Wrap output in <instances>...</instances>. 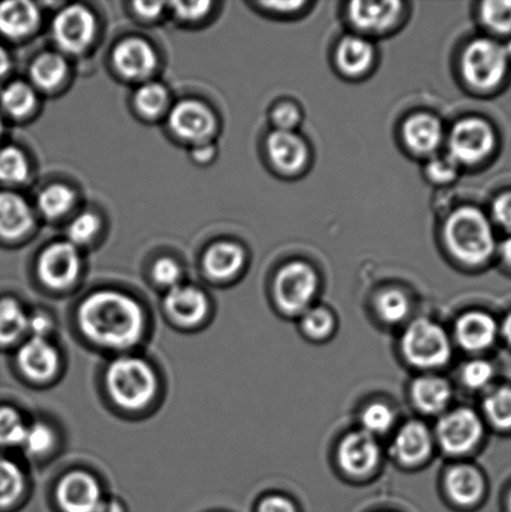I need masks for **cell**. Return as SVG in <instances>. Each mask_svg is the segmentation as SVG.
I'll list each match as a JSON object with an SVG mask.
<instances>
[{
	"instance_id": "5",
	"label": "cell",
	"mask_w": 511,
	"mask_h": 512,
	"mask_svg": "<svg viewBox=\"0 0 511 512\" xmlns=\"http://www.w3.org/2000/svg\"><path fill=\"white\" fill-rule=\"evenodd\" d=\"M510 57L505 45L480 38L465 49L462 59L463 77L477 90H492L503 82Z\"/></svg>"
},
{
	"instance_id": "35",
	"label": "cell",
	"mask_w": 511,
	"mask_h": 512,
	"mask_svg": "<svg viewBox=\"0 0 511 512\" xmlns=\"http://www.w3.org/2000/svg\"><path fill=\"white\" fill-rule=\"evenodd\" d=\"M377 311L384 323L400 324L409 315L408 296L398 289L385 290L378 296Z\"/></svg>"
},
{
	"instance_id": "43",
	"label": "cell",
	"mask_w": 511,
	"mask_h": 512,
	"mask_svg": "<svg viewBox=\"0 0 511 512\" xmlns=\"http://www.w3.org/2000/svg\"><path fill=\"white\" fill-rule=\"evenodd\" d=\"M99 228L100 220L97 215L88 212L82 213L69 225V243L75 247L88 244L98 234Z\"/></svg>"
},
{
	"instance_id": "28",
	"label": "cell",
	"mask_w": 511,
	"mask_h": 512,
	"mask_svg": "<svg viewBox=\"0 0 511 512\" xmlns=\"http://www.w3.org/2000/svg\"><path fill=\"white\" fill-rule=\"evenodd\" d=\"M482 408L485 423L500 434L511 435V385L490 389Z\"/></svg>"
},
{
	"instance_id": "2",
	"label": "cell",
	"mask_w": 511,
	"mask_h": 512,
	"mask_svg": "<svg viewBox=\"0 0 511 512\" xmlns=\"http://www.w3.org/2000/svg\"><path fill=\"white\" fill-rule=\"evenodd\" d=\"M444 238L454 258L468 265L487 263L497 250L492 224L477 208L455 210L445 223Z\"/></svg>"
},
{
	"instance_id": "41",
	"label": "cell",
	"mask_w": 511,
	"mask_h": 512,
	"mask_svg": "<svg viewBox=\"0 0 511 512\" xmlns=\"http://www.w3.org/2000/svg\"><path fill=\"white\" fill-rule=\"evenodd\" d=\"M55 436L47 424L33 423L27 426L22 446L25 453L30 456H42L53 448Z\"/></svg>"
},
{
	"instance_id": "26",
	"label": "cell",
	"mask_w": 511,
	"mask_h": 512,
	"mask_svg": "<svg viewBox=\"0 0 511 512\" xmlns=\"http://www.w3.org/2000/svg\"><path fill=\"white\" fill-rule=\"evenodd\" d=\"M245 256L239 245L230 242L215 243L204 254L205 273L214 280H228L242 269Z\"/></svg>"
},
{
	"instance_id": "39",
	"label": "cell",
	"mask_w": 511,
	"mask_h": 512,
	"mask_svg": "<svg viewBox=\"0 0 511 512\" xmlns=\"http://www.w3.org/2000/svg\"><path fill=\"white\" fill-rule=\"evenodd\" d=\"M394 421V411L383 403L368 405L360 416L363 431L372 436L387 434L393 428Z\"/></svg>"
},
{
	"instance_id": "53",
	"label": "cell",
	"mask_w": 511,
	"mask_h": 512,
	"mask_svg": "<svg viewBox=\"0 0 511 512\" xmlns=\"http://www.w3.org/2000/svg\"><path fill=\"white\" fill-rule=\"evenodd\" d=\"M499 338L511 349V310L505 314L499 323Z\"/></svg>"
},
{
	"instance_id": "4",
	"label": "cell",
	"mask_w": 511,
	"mask_h": 512,
	"mask_svg": "<svg viewBox=\"0 0 511 512\" xmlns=\"http://www.w3.org/2000/svg\"><path fill=\"white\" fill-rule=\"evenodd\" d=\"M402 353L410 365L422 370L443 368L453 355L447 331L428 319H417L405 329Z\"/></svg>"
},
{
	"instance_id": "7",
	"label": "cell",
	"mask_w": 511,
	"mask_h": 512,
	"mask_svg": "<svg viewBox=\"0 0 511 512\" xmlns=\"http://www.w3.org/2000/svg\"><path fill=\"white\" fill-rule=\"evenodd\" d=\"M435 434L445 453L465 455L482 443L485 421L473 409L458 408L440 418Z\"/></svg>"
},
{
	"instance_id": "42",
	"label": "cell",
	"mask_w": 511,
	"mask_h": 512,
	"mask_svg": "<svg viewBox=\"0 0 511 512\" xmlns=\"http://www.w3.org/2000/svg\"><path fill=\"white\" fill-rule=\"evenodd\" d=\"M495 379V368L487 359H474L463 366L462 380L472 390L488 389Z\"/></svg>"
},
{
	"instance_id": "31",
	"label": "cell",
	"mask_w": 511,
	"mask_h": 512,
	"mask_svg": "<svg viewBox=\"0 0 511 512\" xmlns=\"http://www.w3.org/2000/svg\"><path fill=\"white\" fill-rule=\"evenodd\" d=\"M35 103H37V95L32 85L20 80H15L0 90V105L10 117H25L32 112Z\"/></svg>"
},
{
	"instance_id": "24",
	"label": "cell",
	"mask_w": 511,
	"mask_h": 512,
	"mask_svg": "<svg viewBox=\"0 0 511 512\" xmlns=\"http://www.w3.org/2000/svg\"><path fill=\"white\" fill-rule=\"evenodd\" d=\"M403 138L413 152L430 155L437 152L443 142V125L433 115H413L403 125Z\"/></svg>"
},
{
	"instance_id": "55",
	"label": "cell",
	"mask_w": 511,
	"mask_h": 512,
	"mask_svg": "<svg viewBox=\"0 0 511 512\" xmlns=\"http://www.w3.org/2000/svg\"><path fill=\"white\" fill-rule=\"evenodd\" d=\"M10 68H12V60H10V55L7 52V49L0 44V84L3 83V80L7 78V75L10 72Z\"/></svg>"
},
{
	"instance_id": "49",
	"label": "cell",
	"mask_w": 511,
	"mask_h": 512,
	"mask_svg": "<svg viewBox=\"0 0 511 512\" xmlns=\"http://www.w3.org/2000/svg\"><path fill=\"white\" fill-rule=\"evenodd\" d=\"M52 330L53 321L47 314L34 313L29 316L28 333L32 335V338L47 339Z\"/></svg>"
},
{
	"instance_id": "10",
	"label": "cell",
	"mask_w": 511,
	"mask_h": 512,
	"mask_svg": "<svg viewBox=\"0 0 511 512\" xmlns=\"http://www.w3.org/2000/svg\"><path fill=\"white\" fill-rule=\"evenodd\" d=\"M82 269L77 247L69 242L49 245L40 255L38 274L48 288L64 290L75 283Z\"/></svg>"
},
{
	"instance_id": "29",
	"label": "cell",
	"mask_w": 511,
	"mask_h": 512,
	"mask_svg": "<svg viewBox=\"0 0 511 512\" xmlns=\"http://www.w3.org/2000/svg\"><path fill=\"white\" fill-rule=\"evenodd\" d=\"M67 60L58 53H43L30 65L29 75L35 87L43 90L57 88L67 77Z\"/></svg>"
},
{
	"instance_id": "46",
	"label": "cell",
	"mask_w": 511,
	"mask_h": 512,
	"mask_svg": "<svg viewBox=\"0 0 511 512\" xmlns=\"http://www.w3.org/2000/svg\"><path fill=\"white\" fill-rule=\"evenodd\" d=\"M302 119L299 109L290 103H283L274 109L272 120L274 127L282 132H294Z\"/></svg>"
},
{
	"instance_id": "17",
	"label": "cell",
	"mask_w": 511,
	"mask_h": 512,
	"mask_svg": "<svg viewBox=\"0 0 511 512\" xmlns=\"http://www.w3.org/2000/svg\"><path fill=\"white\" fill-rule=\"evenodd\" d=\"M18 365L27 378L35 381L52 379L59 369L57 349L47 339L30 338L17 355Z\"/></svg>"
},
{
	"instance_id": "19",
	"label": "cell",
	"mask_w": 511,
	"mask_h": 512,
	"mask_svg": "<svg viewBox=\"0 0 511 512\" xmlns=\"http://www.w3.org/2000/svg\"><path fill=\"white\" fill-rule=\"evenodd\" d=\"M445 488L454 503L468 508L484 499L487 493V480L482 471L475 466L457 465L445 476Z\"/></svg>"
},
{
	"instance_id": "3",
	"label": "cell",
	"mask_w": 511,
	"mask_h": 512,
	"mask_svg": "<svg viewBox=\"0 0 511 512\" xmlns=\"http://www.w3.org/2000/svg\"><path fill=\"white\" fill-rule=\"evenodd\" d=\"M107 386L114 403L127 410H140L153 400L158 381L147 361L120 356L109 365Z\"/></svg>"
},
{
	"instance_id": "38",
	"label": "cell",
	"mask_w": 511,
	"mask_h": 512,
	"mask_svg": "<svg viewBox=\"0 0 511 512\" xmlns=\"http://www.w3.org/2000/svg\"><path fill=\"white\" fill-rule=\"evenodd\" d=\"M480 20L485 28L497 34L511 32V2L510 0H494L480 5Z\"/></svg>"
},
{
	"instance_id": "57",
	"label": "cell",
	"mask_w": 511,
	"mask_h": 512,
	"mask_svg": "<svg viewBox=\"0 0 511 512\" xmlns=\"http://www.w3.org/2000/svg\"><path fill=\"white\" fill-rule=\"evenodd\" d=\"M98 512H124V509L123 506L118 503V501L110 500L103 501Z\"/></svg>"
},
{
	"instance_id": "40",
	"label": "cell",
	"mask_w": 511,
	"mask_h": 512,
	"mask_svg": "<svg viewBox=\"0 0 511 512\" xmlns=\"http://www.w3.org/2000/svg\"><path fill=\"white\" fill-rule=\"evenodd\" d=\"M302 329L308 338L322 340L328 338L334 329V316L325 308H309L303 313Z\"/></svg>"
},
{
	"instance_id": "22",
	"label": "cell",
	"mask_w": 511,
	"mask_h": 512,
	"mask_svg": "<svg viewBox=\"0 0 511 512\" xmlns=\"http://www.w3.org/2000/svg\"><path fill=\"white\" fill-rule=\"evenodd\" d=\"M267 150L274 167L284 173L299 172L308 160L307 144L295 132L275 130L268 137Z\"/></svg>"
},
{
	"instance_id": "56",
	"label": "cell",
	"mask_w": 511,
	"mask_h": 512,
	"mask_svg": "<svg viewBox=\"0 0 511 512\" xmlns=\"http://www.w3.org/2000/svg\"><path fill=\"white\" fill-rule=\"evenodd\" d=\"M499 253L500 256H502L504 264L511 269V237L504 240L503 244L500 245Z\"/></svg>"
},
{
	"instance_id": "36",
	"label": "cell",
	"mask_w": 511,
	"mask_h": 512,
	"mask_svg": "<svg viewBox=\"0 0 511 512\" xmlns=\"http://www.w3.org/2000/svg\"><path fill=\"white\" fill-rule=\"evenodd\" d=\"M25 425L22 416L10 406H0V449L20 448L23 444Z\"/></svg>"
},
{
	"instance_id": "1",
	"label": "cell",
	"mask_w": 511,
	"mask_h": 512,
	"mask_svg": "<svg viewBox=\"0 0 511 512\" xmlns=\"http://www.w3.org/2000/svg\"><path fill=\"white\" fill-rule=\"evenodd\" d=\"M78 318L83 334L103 348H133L143 336L142 308L119 291L102 290L89 295L80 305Z\"/></svg>"
},
{
	"instance_id": "25",
	"label": "cell",
	"mask_w": 511,
	"mask_h": 512,
	"mask_svg": "<svg viewBox=\"0 0 511 512\" xmlns=\"http://www.w3.org/2000/svg\"><path fill=\"white\" fill-rule=\"evenodd\" d=\"M40 13L37 5L25 0L0 3V35L9 40L28 37L38 27Z\"/></svg>"
},
{
	"instance_id": "23",
	"label": "cell",
	"mask_w": 511,
	"mask_h": 512,
	"mask_svg": "<svg viewBox=\"0 0 511 512\" xmlns=\"http://www.w3.org/2000/svg\"><path fill=\"white\" fill-rule=\"evenodd\" d=\"M410 396L415 408L423 414L435 415L448 408L453 389L442 376L423 375L413 381Z\"/></svg>"
},
{
	"instance_id": "15",
	"label": "cell",
	"mask_w": 511,
	"mask_h": 512,
	"mask_svg": "<svg viewBox=\"0 0 511 512\" xmlns=\"http://www.w3.org/2000/svg\"><path fill=\"white\" fill-rule=\"evenodd\" d=\"M114 67L122 77L130 80L147 78L157 67V53L147 40L140 38L124 39L114 49Z\"/></svg>"
},
{
	"instance_id": "12",
	"label": "cell",
	"mask_w": 511,
	"mask_h": 512,
	"mask_svg": "<svg viewBox=\"0 0 511 512\" xmlns=\"http://www.w3.org/2000/svg\"><path fill=\"white\" fill-rule=\"evenodd\" d=\"M57 499L64 512H98L104 501L98 481L84 471L64 476L58 485Z\"/></svg>"
},
{
	"instance_id": "58",
	"label": "cell",
	"mask_w": 511,
	"mask_h": 512,
	"mask_svg": "<svg viewBox=\"0 0 511 512\" xmlns=\"http://www.w3.org/2000/svg\"><path fill=\"white\" fill-rule=\"evenodd\" d=\"M505 510H507V512H511V485L507 490V494H505Z\"/></svg>"
},
{
	"instance_id": "47",
	"label": "cell",
	"mask_w": 511,
	"mask_h": 512,
	"mask_svg": "<svg viewBox=\"0 0 511 512\" xmlns=\"http://www.w3.org/2000/svg\"><path fill=\"white\" fill-rule=\"evenodd\" d=\"M173 12L180 20L184 22H195L205 17L212 8L209 2H174L172 3Z\"/></svg>"
},
{
	"instance_id": "11",
	"label": "cell",
	"mask_w": 511,
	"mask_h": 512,
	"mask_svg": "<svg viewBox=\"0 0 511 512\" xmlns=\"http://www.w3.org/2000/svg\"><path fill=\"white\" fill-rule=\"evenodd\" d=\"M169 125L180 139L203 144L214 134L217 119L204 103L198 100H183L170 112Z\"/></svg>"
},
{
	"instance_id": "33",
	"label": "cell",
	"mask_w": 511,
	"mask_h": 512,
	"mask_svg": "<svg viewBox=\"0 0 511 512\" xmlns=\"http://www.w3.org/2000/svg\"><path fill=\"white\" fill-rule=\"evenodd\" d=\"M75 194L63 184H53L39 194L38 208L45 218L55 220L64 217L73 208Z\"/></svg>"
},
{
	"instance_id": "8",
	"label": "cell",
	"mask_w": 511,
	"mask_h": 512,
	"mask_svg": "<svg viewBox=\"0 0 511 512\" xmlns=\"http://www.w3.org/2000/svg\"><path fill=\"white\" fill-rule=\"evenodd\" d=\"M495 134L490 124L479 118L460 120L449 138V157L460 165L483 162L493 152Z\"/></svg>"
},
{
	"instance_id": "45",
	"label": "cell",
	"mask_w": 511,
	"mask_h": 512,
	"mask_svg": "<svg viewBox=\"0 0 511 512\" xmlns=\"http://www.w3.org/2000/svg\"><path fill=\"white\" fill-rule=\"evenodd\" d=\"M152 274L158 284L173 289L179 285V280L182 278V269H180L177 261L162 258L154 264Z\"/></svg>"
},
{
	"instance_id": "59",
	"label": "cell",
	"mask_w": 511,
	"mask_h": 512,
	"mask_svg": "<svg viewBox=\"0 0 511 512\" xmlns=\"http://www.w3.org/2000/svg\"><path fill=\"white\" fill-rule=\"evenodd\" d=\"M3 134V120L2 117H0V137H2Z\"/></svg>"
},
{
	"instance_id": "6",
	"label": "cell",
	"mask_w": 511,
	"mask_h": 512,
	"mask_svg": "<svg viewBox=\"0 0 511 512\" xmlns=\"http://www.w3.org/2000/svg\"><path fill=\"white\" fill-rule=\"evenodd\" d=\"M318 290V275L312 266L293 261L278 271L274 295L279 308L287 314H303L309 309Z\"/></svg>"
},
{
	"instance_id": "54",
	"label": "cell",
	"mask_w": 511,
	"mask_h": 512,
	"mask_svg": "<svg viewBox=\"0 0 511 512\" xmlns=\"http://www.w3.org/2000/svg\"><path fill=\"white\" fill-rule=\"evenodd\" d=\"M264 7L270 8L273 12L290 13L302 8L303 2H284V3H264Z\"/></svg>"
},
{
	"instance_id": "13",
	"label": "cell",
	"mask_w": 511,
	"mask_h": 512,
	"mask_svg": "<svg viewBox=\"0 0 511 512\" xmlns=\"http://www.w3.org/2000/svg\"><path fill=\"white\" fill-rule=\"evenodd\" d=\"M455 338L469 353L492 349L499 339V321L483 310L464 313L455 324Z\"/></svg>"
},
{
	"instance_id": "14",
	"label": "cell",
	"mask_w": 511,
	"mask_h": 512,
	"mask_svg": "<svg viewBox=\"0 0 511 512\" xmlns=\"http://www.w3.org/2000/svg\"><path fill=\"white\" fill-rule=\"evenodd\" d=\"M338 461L345 473L364 476L372 473L380 461V448L374 436L365 431H354L339 445Z\"/></svg>"
},
{
	"instance_id": "51",
	"label": "cell",
	"mask_w": 511,
	"mask_h": 512,
	"mask_svg": "<svg viewBox=\"0 0 511 512\" xmlns=\"http://www.w3.org/2000/svg\"><path fill=\"white\" fill-rule=\"evenodd\" d=\"M133 5L135 13H137L139 17L143 19H157L159 15L163 13L164 10V3L159 2H137Z\"/></svg>"
},
{
	"instance_id": "44",
	"label": "cell",
	"mask_w": 511,
	"mask_h": 512,
	"mask_svg": "<svg viewBox=\"0 0 511 512\" xmlns=\"http://www.w3.org/2000/svg\"><path fill=\"white\" fill-rule=\"evenodd\" d=\"M425 173L435 184H450L458 178L459 165L450 157L434 158L428 163Z\"/></svg>"
},
{
	"instance_id": "52",
	"label": "cell",
	"mask_w": 511,
	"mask_h": 512,
	"mask_svg": "<svg viewBox=\"0 0 511 512\" xmlns=\"http://www.w3.org/2000/svg\"><path fill=\"white\" fill-rule=\"evenodd\" d=\"M215 149L209 144H198L193 150V159L198 163H207L214 157Z\"/></svg>"
},
{
	"instance_id": "34",
	"label": "cell",
	"mask_w": 511,
	"mask_h": 512,
	"mask_svg": "<svg viewBox=\"0 0 511 512\" xmlns=\"http://www.w3.org/2000/svg\"><path fill=\"white\" fill-rule=\"evenodd\" d=\"M29 162L17 147L0 148V184H20L29 177Z\"/></svg>"
},
{
	"instance_id": "27",
	"label": "cell",
	"mask_w": 511,
	"mask_h": 512,
	"mask_svg": "<svg viewBox=\"0 0 511 512\" xmlns=\"http://www.w3.org/2000/svg\"><path fill=\"white\" fill-rule=\"evenodd\" d=\"M374 58L373 44L360 35H348L340 42L337 50L338 67L352 77L368 72L372 68Z\"/></svg>"
},
{
	"instance_id": "21",
	"label": "cell",
	"mask_w": 511,
	"mask_h": 512,
	"mask_svg": "<svg viewBox=\"0 0 511 512\" xmlns=\"http://www.w3.org/2000/svg\"><path fill=\"white\" fill-rule=\"evenodd\" d=\"M164 305L172 319L187 326L200 323L209 309L207 296L202 290L180 284L169 290Z\"/></svg>"
},
{
	"instance_id": "16",
	"label": "cell",
	"mask_w": 511,
	"mask_h": 512,
	"mask_svg": "<svg viewBox=\"0 0 511 512\" xmlns=\"http://www.w3.org/2000/svg\"><path fill=\"white\" fill-rule=\"evenodd\" d=\"M402 12L400 2H353L349 4L348 17L360 32L382 34L394 27Z\"/></svg>"
},
{
	"instance_id": "48",
	"label": "cell",
	"mask_w": 511,
	"mask_h": 512,
	"mask_svg": "<svg viewBox=\"0 0 511 512\" xmlns=\"http://www.w3.org/2000/svg\"><path fill=\"white\" fill-rule=\"evenodd\" d=\"M492 212L495 223L511 232V192L504 193L495 199Z\"/></svg>"
},
{
	"instance_id": "37",
	"label": "cell",
	"mask_w": 511,
	"mask_h": 512,
	"mask_svg": "<svg viewBox=\"0 0 511 512\" xmlns=\"http://www.w3.org/2000/svg\"><path fill=\"white\" fill-rule=\"evenodd\" d=\"M134 103L145 117H157L168 103L167 89L159 83H145L135 93Z\"/></svg>"
},
{
	"instance_id": "50",
	"label": "cell",
	"mask_w": 511,
	"mask_h": 512,
	"mask_svg": "<svg viewBox=\"0 0 511 512\" xmlns=\"http://www.w3.org/2000/svg\"><path fill=\"white\" fill-rule=\"evenodd\" d=\"M258 512H297L292 501L284 496L273 495L265 498L259 505Z\"/></svg>"
},
{
	"instance_id": "9",
	"label": "cell",
	"mask_w": 511,
	"mask_h": 512,
	"mask_svg": "<svg viewBox=\"0 0 511 512\" xmlns=\"http://www.w3.org/2000/svg\"><path fill=\"white\" fill-rule=\"evenodd\" d=\"M97 32L94 14L83 5L73 4L60 10L52 24V35L59 49L79 54L92 44Z\"/></svg>"
},
{
	"instance_id": "18",
	"label": "cell",
	"mask_w": 511,
	"mask_h": 512,
	"mask_svg": "<svg viewBox=\"0 0 511 512\" xmlns=\"http://www.w3.org/2000/svg\"><path fill=\"white\" fill-rule=\"evenodd\" d=\"M433 436L422 421H409L398 430L393 441V453L404 465H417L432 454Z\"/></svg>"
},
{
	"instance_id": "20",
	"label": "cell",
	"mask_w": 511,
	"mask_h": 512,
	"mask_svg": "<svg viewBox=\"0 0 511 512\" xmlns=\"http://www.w3.org/2000/svg\"><path fill=\"white\" fill-rule=\"evenodd\" d=\"M33 213L22 195L9 190L0 192V239L13 242L29 233L33 227Z\"/></svg>"
},
{
	"instance_id": "30",
	"label": "cell",
	"mask_w": 511,
	"mask_h": 512,
	"mask_svg": "<svg viewBox=\"0 0 511 512\" xmlns=\"http://www.w3.org/2000/svg\"><path fill=\"white\" fill-rule=\"evenodd\" d=\"M29 315L13 298L0 299V346L18 343L28 333Z\"/></svg>"
},
{
	"instance_id": "32",
	"label": "cell",
	"mask_w": 511,
	"mask_h": 512,
	"mask_svg": "<svg viewBox=\"0 0 511 512\" xmlns=\"http://www.w3.org/2000/svg\"><path fill=\"white\" fill-rule=\"evenodd\" d=\"M25 479L22 469L7 456L0 455V511L13 506L22 496Z\"/></svg>"
}]
</instances>
